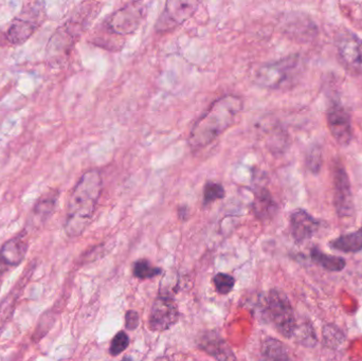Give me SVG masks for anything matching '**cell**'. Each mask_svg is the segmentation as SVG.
<instances>
[{
	"label": "cell",
	"instance_id": "14",
	"mask_svg": "<svg viewBox=\"0 0 362 361\" xmlns=\"http://www.w3.org/2000/svg\"><path fill=\"white\" fill-rule=\"evenodd\" d=\"M29 244L24 233L7 240L0 248V268L20 266L28 252Z\"/></svg>",
	"mask_w": 362,
	"mask_h": 361
},
{
	"label": "cell",
	"instance_id": "3",
	"mask_svg": "<svg viewBox=\"0 0 362 361\" xmlns=\"http://www.w3.org/2000/svg\"><path fill=\"white\" fill-rule=\"evenodd\" d=\"M303 70L304 59L300 54H290L259 67L255 73V83L263 89H282L294 84Z\"/></svg>",
	"mask_w": 362,
	"mask_h": 361
},
{
	"label": "cell",
	"instance_id": "21",
	"mask_svg": "<svg viewBox=\"0 0 362 361\" xmlns=\"http://www.w3.org/2000/svg\"><path fill=\"white\" fill-rule=\"evenodd\" d=\"M310 258L317 265L322 267L325 270L331 271V272L342 271L345 268V265H347L345 259L324 254L317 247H314L310 250Z\"/></svg>",
	"mask_w": 362,
	"mask_h": 361
},
{
	"label": "cell",
	"instance_id": "1",
	"mask_svg": "<svg viewBox=\"0 0 362 361\" xmlns=\"http://www.w3.org/2000/svg\"><path fill=\"white\" fill-rule=\"evenodd\" d=\"M103 190L101 173L87 171L73 187L67 205L65 232L69 238L82 236L93 222Z\"/></svg>",
	"mask_w": 362,
	"mask_h": 361
},
{
	"label": "cell",
	"instance_id": "2",
	"mask_svg": "<svg viewBox=\"0 0 362 361\" xmlns=\"http://www.w3.org/2000/svg\"><path fill=\"white\" fill-rule=\"evenodd\" d=\"M243 106L244 102L239 95H227L214 101L194 124L189 146L193 150H200L216 141L234 123Z\"/></svg>",
	"mask_w": 362,
	"mask_h": 361
},
{
	"label": "cell",
	"instance_id": "6",
	"mask_svg": "<svg viewBox=\"0 0 362 361\" xmlns=\"http://www.w3.org/2000/svg\"><path fill=\"white\" fill-rule=\"evenodd\" d=\"M38 3H33L31 8L22 10V14L14 18L10 28L8 29L7 38L11 44L22 45L33 36L45 17V9L36 7Z\"/></svg>",
	"mask_w": 362,
	"mask_h": 361
},
{
	"label": "cell",
	"instance_id": "16",
	"mask_svg": "<svg viewBox=\"0 0 362 361\" xmlns=\"http://www.w3.org/2000/svg\"><path fill=\"white\" fill-rule=\"evenodd\" d=\"M253 193H255L252 203L253 213L262 222L273 220L279 211V207L269 190L265 187H257Z\"/></svg>",
	"mask_w": 362,
	"mask_h": 361
},
{
	"label": "cell",
	"instance_id": "13",
	"mask_svg": "<svg viewBox=\"0 0 362 361\" xmlns=\"http://www.w3.org/2000/svg\"><path fill=\"white\" fill-rule=\"evenodd\" d=\"M320 222L306 210H294L290 215V231L298 244L310 240L320 228Z\"/></svg>",
	"mask_w": 362,
	"mask_h": 361
},
{
	"label": "cell",
	"instance_id": "25",
	"mask_svg": "<svg viewBox=\"0 0 362 361\" xmlns=\"http://www.w3.org/2000/svg\"><path fill=\"white\" fill-rule=\"evenodd\" d=\"M130 346V337L126 332H119L110 344V352L112 356H119Z\"/></svg>",
	"mask_w": 362,
	"mask_h": 361
},
{
	"label": "cell",
	"instance_id": "5",
	"mask_svg": "<svg viewBox=\"0 0 362 361\" xmlns=\"http://www.w3.org/2000/svg\"><path fill=\"white\" fill-rule=\"evenodd\" d=\"M146 14V6L143 3H128L108 16L105 28L116 36H130L137 31Z\"/></svg>",
	"mask_w": 362,
	"mask_h": 361
},
{
	"label": "cell",
	"instance_id": "7",
	"mask_svg": "<svg viewBox=\"0 0 362 361\" xmlns=\"http://www.w3.org/2000/svg\"><path fill=\"white\" fill-rule=\"evenodd\" d=\"M199 7L197 1L190 0H171L165 3V10L159 16L155 29L158 32H169L181 26L191 18Z\"/></svg>",
	"mask_w": 362,
	"mask_h": 361
},
{
	"label": "cell",
	"instance_id": "17",
	"mask_svg": "<svg viewBox=\"0 0 362 361\" xmlns=\"http://www.w3.org/2000/svg\"><path fill=\"white\" fill-rule=\"evenodd\" d=\"M29 277L24 275V277H20L17 285L13 287L9 295L5 299L0 301V334L5 328L6 324L10 321L14 312H15L16 303L22 295V289L26 287L27 282H28Z\"/></svg>",
	"mask_w": 362,
	"mask_h": 361
},
{
	"label": "cell",
	"instance_id": "8",
	"mask_svg": "<svg viewBox=\"0 0 362 361\" xmlns=\"http://www.w3.org/2000/svg\"><path fill=\"white\" fill-rule=\"evenodd\" d=\"M339 60L345 69L356 75H362V40L349 30L336 38Z\"/></svg>",
	"mask_w": 362,
	"mask_h": 361
},
{
	"label": "cell",
	"instance_id": "23",
	"mask_svg": "<svg viewBox=\"0 0 362 361\" xmlns=\"http://www.w3.org/2000/svg\"><path fill=\"white\" fill-rule=\"evenodd\" d=\"M226 191L220 183L208 181L204 187V205H211L213 201L224 199Z\"/></svg>",
	"mask_w": 362,
	"mask_h": 361
},
{
	"label": "cell",
	"instance_id": "19",
	"mask_svg": "<svg viewBox=\"0 0 362 361\" xmlns=\"http://www.w3.org/2000/svg\"><path fill=\"white\" fill-rule=\"evenodd\" d=\"M59 193L56 191L49 192L45 194L36 201L32 210V220L34 225H43L52 216L56 209Z\"/></svg>",
	"mask_w": 362,
	"mask_h": 361
},
{
	"label": "cell",
	"instance_id": "15",
	"mask_svg": "<svg viewBox=\"0 0 362 361\" xmlns=\"http://www.w3.org/2000/svg\"><path fill=\"white\" fill-rule=\"evenodd\" d=\"M198 346L218 361H236L228 342L216 332H208L200 337Z\"/></svg>",
	"mask_w": 362,
	"mask_h": 361
},
{
	"label": "cell",
	"instance_id": "26",
	"mask_svg": "<svg viewBox=\"0 0 362 361\" xmlns=\"http://www.w3.org/2000/svg\"><path fill=\"white\" fill-rule=\"evenodd\" d=\"M321 164H322V154H321L320 151L317 150V148H314L308 154V168L312 173H317L320 169Z\"/></svg>",
	"mask_w": 362,
	"mask_h": 361
},
{
	"label": "cell",
	"instance_id": "18",
	"mask_svg": "<svg viewBox=\"0 0 362 361\" xmlns=\"http://www.w3.org/2000/svg\"><path fill=\"white\" fill-rule=\"evenodd\" d=\"M261 361H296L287 346L276 339L266 338L262 344Z\"/></svg>",
	"mask_w": 362,
	"mask_h": 361
},
{
	"label": "cell",
	"instance_id": "20",
	"mask_svg": "<svg viewBox=\"0 0 362 361\" xmlns=\"http://www.w3.org/2000/svg\"><path fill=\"white\" fill-rule=\"evenodd\" d=\"M329 246L345 254H357L362 250V229L339 236L329 243Z\"/></svg>",
	"mask_w": 362,
	"mask_h": 361
},
{
	"label": "cell",
	"instance_id": "22",
	"mask_svg": "<svg viewBox=\"0 0 362 361\" xmlns=\"http://www.w3.org/2000/svg\"><path fill=\"white\" fill-rule=\"evenodd\" d=\"M134 275L140 280H146V279H152L156 275L163 272L158 267H153L151 263L147 260H139L135 263L134 269H133Z\"/></svg>",
	"mask_w": 362,
	"mask_h": 361
},
{
	"label": "cell",
	"instance_id": "4",
	"mask_svg": "<svg viewBox=\"0 0 362 361\" xmlns=\"http://www.w3.org/2000/svg\"><path fill=\"white\" fill-rule=\"evenodd\" d=\"M267 315L270 322L283 337H294L296 330V320L292 303L285 293L279 289H271L268 293Z\"/></svg>",
	"mask_w": 362,
	"mask_h": 361
},
{
	"label": "cell",
	"instance_id": "9",
	"mask_svg": "<svg viewBox=\"0 0 362 361\" xmlns=\"http://www.w3.org/2000/svg\"><path fill=\"white\" fill-rule=\"evenodd\" d=\"M334 183V206L339 217H349L355 211L353 194L349 175L340 160H336L333 169Z\"/></svg>",
	"mask_w": 362,
	"mask_h": 361
},
{
	"label": "cell",
	"instance_id": "28",
	"mask_svg": "<svg viewBox=\"0 0 362 361\" xmlns=\"http://www.w3.org/2000/svg\"><path fill=\"white\" fill-rule=\"evenodd\" d=\"M122 361H133V359L130 358V357L126 356V357H124L123 360H122Z\"/></svg>",
	"mask_w": 362,
	"mask_h": 361
},
{
	"label": "cell",
	"instance_id": "24",
	"mask_svg": "<svg viewBox=\"0 0 362 361\" xmlns=\"http://www.w3.org/2000/svg\"><path fill=\"white\" fill-rule=\"evenodd\" d=\"M214 286L220 295H228L234 289L235 279L228 273L220 272L213 277Z\"/></svg>",
	"mask_w": 362,
	"mask_h": 361
},
{
	"label": "cell",
	"instance_id": "12",
	"mask_svg": "<svg viewBox=\"0 0 362 361\" xmlns=\"http://www.w3.org/2000/svg\"><path fill=\"white\" fill-rule=\"evenodd\" d=\"M327 125L331 136L341 146H347L353 140V128L349 112L341 104L329 106L326 113Z\"/></svg>",
	"mask_w": 362,
	"mask_h": 361
},
{
	"label": "cell",
	"instance_id": "27",
	"mask_svg": "<svg viewBox=\"0 0 362 361\" xmlns=\"http://www.w3.org/2000/svg\"><path fill=\"white\" fill-rule=\"evenodd\" d=\"M140 323V317L136 311H128L126 315V326L128 330H135Z\"/></svg>",
	"mask_w": 362,
	"mask_h": 361
},
{
	"label": "cell",
	"instance_id": "11",
	"mask_svg": "<svg viewBox=\"0 0 362 361\" xmlns=\"http://www.w3.org/2000/svg\"><path fill=\"white\" fill-rule=\"evenodd\" d=\"M179 312L173 298L161 293L153 303L149 314V326L153 332H165L179 321Z\"/></svg>",
	"mask_w": 362,
	"mask_h": 361
},
{
	"label": "cell",
	"instance_id": "10",
	"mask_svg": "<svg viewBox=\"0 0 362 361\" xmlns=\"http://www.w3.org/2000/svg\"><path fill=\"white\" fill-rule=\"evenodd\" d=\"M83 20L73 17L56 30L52 38L49 40L47 55L49 59H56L69 52L77 38L81 36L84 28Z\"/></svg>",
	"mask_w": 362,
	"mask_h": 361
}]
</instances>
